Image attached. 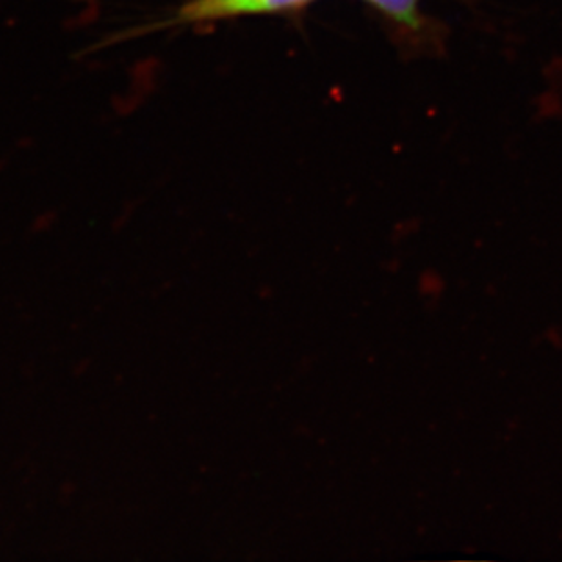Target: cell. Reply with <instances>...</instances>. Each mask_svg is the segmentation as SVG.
<instances>
[{
	"label": "cell",
	"instance_id": "obj_3",
	"mask_svg": "<svg viewBox=\"0 0 562 562\" xmlns=\"http://www.w3.org/2000/svg\"><path fill=\"white\" fill-rule=\"evenodd\" d=\"M313 0H260L257 13H284V11L301 10Z\"/></svg>",
	"mask_w": 562,
	"mask_h": 562
},
{
	"label": "cell",
	"instance_id": "obj_1",
	"mask_svg": "<svg viewBox=\"0 0 562 562\" xmlns=\"http://www.w3.org/2000/svg\"><path fill=\"white\" fill-rule=\"evenodd\" d=\"M260 0H191L181 11V21L199 22L223 16L251 15L257 13Z\"/></svg>",
	"mask_w": 562,
	"mask_h": 562
},
{
	"label": "cell",
	"instance_id": "obj_2",
	"mask_svg": "<svg viewBox=\"0 0 562 562\" xmlns=\"http://www.w3.org/2000/svg\"><path fill=\"white\" fill-rule=\"evenodd\" d=\"M375 5L376 10L392 16L393 21L401 22L404 26L419 27V2L420 0H367Z\"/></svg>",
	"mask_w": 562,
	"mask_h": 562
}]
</instances>
